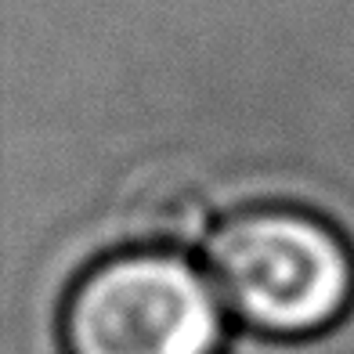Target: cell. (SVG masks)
Returning a JSON list of instances; mask_svg holds the SVG:
<instances>
[{
    "mask_svg": "<svg viewBox=\"0 0 354 354\" xmlns=\"http://www.w3.org/2000/svg\"><path fill=\"white\" fill-rule=\"evenodd\" d=\"M224 311L268 336L329 329L354 297V261L333 224L297 206H250L206 239Z\"/></svg>",
    "mask_w": 354,
    "mask_h": 354,
    "instance_id": "cell-1",
    "label": "cell"
},
{
    "mask_svg": "<svg viewBox=\"0 0 354 354\" xmlns=\"http://www.w3.org/2000/svg\"><path fill=\"white\" fill-rule=\"evenodd\" d=\"M224 304L181 253L138 246L91 264L62 308L66 354H221Z\"/></svg>",
    "mask_w": 354,
    "mask_h": 354,
    "instance_id": "cell-2",
    "label": "cell"
},
{
    "mask_svg": "<svg viewBox=\"0 0 354 354\" xmlns=\"http://www.w3.org/2000/svg\"><path fill=\"white\" fill-rule=\"evenodd\" d=\"M134 224H138L134 232L141 239V246L185 253L210 232V206L192 188L159 185L152 192H145V199L138 203Z\"/></svg>",
    "mask_w": 354,
    "mask_h": 354,
    "instance_id": "cell-3",
    "label": "cell"
}]
</instances>
